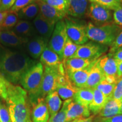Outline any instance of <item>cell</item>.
Wrapping results in <instances>:
<instances>
[{"mask_svg":"<svg viewBox=\"0 0 122 122\" xmlns=\"http://www.w3.org/2000/svg\"><path fill=\"white\" fill-rule=\"evenodd\" d=\"M120 114L122 115V100L120 101Z\"/></svg>","mask_w":122,"mask_h":122,"instance_id":"obj_48","label":"cell"},{"mask_svg":"<svg viewBox=\"0 0 122 122\" xmlns=\"http://www.w3.org/2000/svg\"><path fill=\"white\" fill-rule=\"evenodd\" d=\"M93 89L88 88H79L72 100L79 104L89 107L93 99Z\"/></svg>","mask_w":122,"mask_h":122,"instance_id":"obj_27","label":"cell"},{"mask_svg":"<svg viewBox=\"0 0 122 122\" xmlns=\"http://www.w3.org/2000/svg\"><path fill=\"white\" fill-rule=\"evenodd\" d=\"M16 0H1L0 11H9L11 8Z\"/></svg>","mask_w":122,"mask_h":122,"instance_id":"obj_41","label":"cell"},{"mask_svg":"<svg viewBox=\"0 0 122 122\" xmlns=\"http://www.w3.org/2000/svg\"><path fill=\"white\" fill-rule=\"evenodd\" d=\"M85 16L94 25H101L114 22L111 10L95 3L90 2Z\"/></svg>","mask_w":122,"mask_h":122,"instance_id":"obj_8","label":"cell"},{"mask_svg":"<svg viewBox=\"0 0 122 122\" xmlns=\"http://www.w3.org/2000/svg\"><path fill=\"white\" fill-rule=\"evenodd\" d=\"M112 97L115 100L119 101L122 100V77L118 79Z\"/></svg>","mask_w":122,"mask_h":122,"instance_id":"obj_38","label":"cell"},{"mask_svg":"<svg viewBox=\"0 0 122 122\" xmlns=\"http://www.w3.org/2000/svg\"><path fill=\"white\" fill-rule=\"evenodd\" d=\"M5 102L12 122H22L30 118L31 110L28 93L22 86L7 82Z\"/></svg>","mask_w":122,"mask_h":122,"instance_id":"obj_2","label":"cell"},{"mask_svg":"<svg viewBox=\"0 0 122 122\" xmlns=\"http://www.w3.org/2000/svg\"><path fill=\"white\" fill-rule=\"evenodd\" d=\"M121 1V2H122V0H120Z\"/></svg>","mask_w":122,"mask_h":122,"instance_id":"obj_51","label":"cell"},{"mask_svg":"<svg viewBox=\"0 0 122 122\" xmlns=\"http://www.w3.org/2000/svg\"><path fill=\"white\" fill-rule=\"evenodd\" d=\"M117 66H118V77L119 79L122 77V61H117Z\"/></svg>","mask_w":122,"mask_h":122,"instance_id":"obj_44","label":"cell"},{"mask_svg":"<svg viewBox=\"0 0 122 122\" xmlns=\"http://www.w3.org/2000/svg\"><path fill=\"white\" fill-rule=\"evenodd\" d=\"M67 39L66 24L63 19L56 23L48 44L49 47L58 55L62 62L63 48Z\"/></svg>","mask_w":122,"mask_h":122,"instance_id":"obj_6","label":"cell"},{"mask_svg":"<svg viewBox=\"0 0 122 122\" xmlns=\"http://www.w3.org/2000/svg\"><path fill=\"white\" fill-rule=\"evenodd\" d=\"M112 57L117 61H122V47L119 48L114 54L112 55Z\"/></svg>","mask_w":122,"mask_h":122,"instance_id":"obj_43","label":"cell"},{"mask_svg":"<svg viewBox=\"0 0 122 122\" xmlns=\"http://www.w3.org/2000/svg\"><path fill=\"white\" fill-rule=\"evenodd\" d=\"M95 116L92 115L86 118H82L81 122H94V119Z\"/></svg>","mask_w":122,"mask_h":122,"instance_id":"obj_46","label":"cell"},{"mask_svg":"<svg viewBox=\"0 0 122 122\" xmlns=\"http://www.w3.org/2000/svg\"><path fill=\"white\" fill-rule=\"evenodd\" d=\"M12 30L18 36L23 37L30 38L38 35L33 23L26 20H19Z\"/></svg>","mask_w":122,"mask_h":122,"instance_id":"obj_21","label":"cell"},{"mask_svg":"<svg viewBox=\"0 0 122 122\" xmlns=\"http://www.w3.org/2000/svg\"><path fill=\"white\" fill-rule=\"evenodd\" d=\"M120 101L112 97L109 98L105 106L100 111L98 117L102 118H110L120 114Z\"/></svg>","mask_w":122,"mask_h":122,"instance_id":"obj_23","label":"cell"},{"mask_svg":"<svg viewBox=\"0 0 122 122\" xmlns=\"http://www.w3.org/2000/svg\"><path fill=\"white\" fill-rule=\"evenodd\" d=\"M80 45L75 44L72 41L67 39L64 46L63 50V58H62V63H64L66 61L72 58L75 54Z\"/></svg>","mask_w":122,"mask_h":122,"instance_id":"obj_30","label":"cell"},{"mask_svg":"<svg viewBox=\"0 0 122 122\" xmlns=\"http://www.w3.org/2000/svg\"><path fill=\"white\" fill-rule=\"evenodd\" d=\"M0 122H12L5 101L0 98Z\"/></svg>","mask_w":122,"mask_h":122,"instance_id":"obj_34","label":"cell"},{"mask_svg":"<svg viewBox=\"0 0 122 122\" xmlns=\"http://www.w3.org/2000/svg\"><path fill=\"white\" fill-rule=\"evenodd\" d=\"M116 84H110L108 83L104 79L101 82L100 84H98L96 89L101 92L106 97L109 98L112 97Z\"/></svg>","mask_w":122,"mask_h":122,"instance_id":"obj_33","label":"cell"},{"mask_svg":"<svg viewBox=\"0 0 122 122\" xmlns=\"http://www.w3.org/2000/svg\"><path fill=\"white\" fill-rule=\"evenodd\" d=\"M49 41L39 35L28 39V41L24 46L27 54L33 59L36 60L41 56L46 47L48 46Z\"/></svg>","mask_w":122,"mask_h":122,"instance_id":"obj_10","label":"cell"},{"mask_svg":"<svg viewBox=\"0 0 122 122\" xmlns=\"http://www.w3.org/2000/svg\"><path fill=\"white\" fill-rule=\"evenodd\" d=\"M112 14L114 22L122 28V6L114 11Z\"/></svg>","mask_w":122,"mask_h":122,"instance_id":"obj_40","label":"cell"},{"mask_svg":"<svg viewBox=\"0 0 122 122\" xmlns=\"http://www.w3.org/2000/svg\"><path fill=\"white\" fill-rule=\"evenodd\" d=\"M70 81L67 75L66 74L60 77L59 83L56 91L57 92L59 97L63 100L72 99L78 90Z\"/></svg>","mask_w":122,"mask_h":122,"instance_id":"obj_15","label":"cell"},{"mask_svg":"<svg viewBox=\"0 0 122 122\" xmlns=\"http://www.w3.org/2000/svg\"><path fill=\"white\" fill-rule=\"evenodd\" d=\"M50 6L56 8L59 11L66 12L68 7V0H41Z\"/></svg>","mask_w":122,"mask_h":122,"instance_id":"obj_35","label":"cell"},{"mask_svg":"<svg viewBox=\"0 0 122 122\" xmlns=\"http://www.w3.org/2000/svg\"><path fill=\"white\" fill-rule=\"evenodd\" d=\"M89 2L98 4L111 11H115L122 6L120 0H89Z\"/></svg>","mask_w":122,"mask_h":122,"instance_id":"obj_32","label":"cell"},{"mask_svg":"<svg viewBox=\"0 0 122 122\" xmlns=\"http://www.w3.org/2000/svg\"><path fill=\"white\" fill-rule=\"evenodd\" d=\"M108 46L101 45L94 41L87 42L80 45L72 58L83 59H97L107 50Z\"/></svg>","mask_w":122,"mask_h":122,"instance_id":"obj_9","label":"cell"},{"mask_svg":"<svg viewBox=\"0 0 122 122\" xmlns=\"http://www.w3.org/2000/svg\"><path fill=\"white\" fill-rule=\"evenodd\" d=\"M122 47V30L120 32L114 41L110 46V49L109 50L108 55L111 57H112L114 53L119 48Z\"/></svg>","mask_w":122,"mask_h":122,"instance_id":"obj_36","label":"cell"},{"mask_svg":"<svg viewBox=\"0 0 122 122\" xmlns=\"http://www.w3.org/2000/svg\"><path fill=\"white\" fill-rule=\"evenodd\" d=\"M97 60L85 68L67 74L70 81L77 88H85L89 73L91 72L93 66L96 63Z\"/></svg>","mask_w":122,"mask_h":122,"instance_id":"obj_18","label":"cell"},{"mask_svg":"<svg viewBox=\"0 0 122 122\" xmlns=\"http://www.w3.org/2000/svg\"></svg>","mask_w":122,"mask_h":122,"instance_id":"obj_53","label":"cell"},{"mask_svg":"<svg viewBox=\"0 0 122 122\" xmlns=\"http://www.w3.org/2000/svg\"><path fill=\"white\" fill-rule=\"evenodd\" d=\"M0 5H1V0H0Z\"/></svg>","mask_w":122,"mask_h":122,"instance_id":"obj_52","label":"cell"},{"mask_svg":"<svg viewBox=\"0 0 122 122\" xmlns=\"http://www.w3.org/2000/svg\"><path fill=\"white\" fill-rule=\"evenodd\" d=\"M9 11H0V27H1V24L4 22L5 19L6 17L7 14H8Z\"/></svg>","mask_w":122,"mask_h":122,"instance_id":"obj_45","label":"cell"},{"mask_svg":"<svg viewBox=\"0 0 122 122\" xmlns=\"http://www.w3.org/2000/svg\"><path fill=\"white\" fill-rule=\"evenodd\" d=\"M40 62L44 67H56L63 63L58 55L51 50L48 45L40 56Z\"/></svg>","mask_w":122,"mask_h":122,"instance_id":"obj_24","label":"cell"},{"mask_svg":"<svg viewBox=\"0 0 122 122\" xmlns=\"http://www.w3.org/2000/svg\"><path fill=\"white\" fill-rule=\"evenodd\" d=\"M82 118H79V119H76L73 120L72 121L70 122H81V120Z\"/></svg>","mask_w":122,"mask_h":122,"instance_id":"obj_47","label":"cell"},{"mask_svg":"<svg viewBox=\"0 0 122 122\" xmlns=\"http://www.w3.org/2000/svg\"><path fill=\"white\" fill-rule=\"evenodd\" d=\"M45 101L48 106L50 117L56 114L61 109L62 101L56 91H53L45 97Z\"/></svg>","mask_w":122,"mask_h":122,"instance_id":"obj_26","label":"cell"},{"mask_svg":"<svg viewBox=\"0 0 122 122\" xmlns=\"http://www.w3.org/2000/svg\"><path fill=\"white\" fill-rule=\"evenodd\" d=\"M36 2L39 5V13L50 22L56 24L59 21L63 20L67 17V15L66 12L59 11L41 0H37Z\"/></svg>","mask_w":122,"mask_h":122,"instance_id":"obj_13","label":"cell"},{"mask_svg":"<svg viewBox=\"0 0 122 122\" xmlns=\"http://www.w3.org/2000/svg\"><path fill=\"white\" fill-rule=\"evenodd\" d=\"M39 5L37 2H35L21 9L18 12V13L20 19L30 20L33 19H34L39 14Z\"/></svg>","mask_w":122,"mask_h":122,"instance_id":"obj_28","label":"cell"},{"mask_svg":"<svg viewBox=\"0 0 122 122\" xmlns=\"http://www.w3.org/2000/svg\"><path fill=\"white\" fill-rule=\"evenodd\" d=\"M99 58L97 59L92 68L85 85V88L92 89H96L101 82L104 80L105 75L102 72L98 65Z\"/></svg>","mask_w":122,"mask_h":122,"instance_id":"obj_22","label":"cell"},{"mask_svg":"<svg viewBox=\"0 0 122 122\" xmlns=\"http://www.w3.org/2000/svg\"><path fill=\"white\" fill-rule=\"evenodd\" d=\"M44 74V66L37 62L29 68L23 75L19 84L27 92L30 102L37 94L40 87Z\"/></svg>","mask_w":122,"mask_h":122,"instance_id":"obj_5","label":"cell"},{"mask_svg":"<svg viewBox=\"0 0 122 122\" xmlns=\"http://www.w3.org/2000/svg\"><path fill=\"white\" fill-rule=\"evenodd\" d=\"M97 59H89L72 58L66 61L63 64L66 72L67 74L87 67Z\"/></svg>","mask_w":122,"mask_h":122,"instance_id":"obj_20","label":"cell"},{"mask_svg":"<svg viewBox=\"0 0 122 122\" xmlns=\"http://www.w3.org/2000/svg\"><path fill=\"white\" fill-rule=\"evenodd\" d=\"M36 1L37 0H16L14 4L10 9V10L18 13L21 9L30 5V4L33 2H36Z\"/></svg>","mask_w":122,"mask_h":122,"instance_id":"obj_37","label":"cell"},{"mask_svg":"<svg viewBox=\"0 0 122 122\" xmlns=\"http://www.w3.org/2000/svg\"><path fill=\"white\" fill-rule=\"evenodd\" d=\"M89 2V0H68L67 15L77 18L85 16Z\"/></svg>","mask_w":122,"mask_h":122,"instance_id":"obj_17","label":"cell"},{"mask_svg":"<svg viewBox=\"0 0 122 122\" xmlns=\"http://www.w3.org/2000/svg\"><path fill=\"white\" fill-rule=\"evenodd\" d=\"M19 16L17 12L9 10L6 17L0 27L1 30H11L15 26L18 21Z\"/></svg>","mask_w":122,"mask_h":122,"instance_id":"obj_29","label":"cell"},{"mask_svg":"<svg viewBox=\"0 0 122 122\" xmlns=\"http://www.w3.org/2000/svg\"><path fill=\"white\" fill-rule=\"evenodd\" d=\"M30 119L32 122H48L50 114L45 98H39L31 106Z\"/></svg>","mask_w":122,"mask_h":122,"instance_id":"obj_14","label":"cell"},{"mask_svg":"<svg viewBox=\"0 0 122 122\" xmlns=\"http://www.w3.org/2000/svg\"><path fill=\"white\" fill-rule=\"evenodd\" d=\"M122 30V27L114 22L97 25L90 22L86 26L88 39L107 46L111 45Z\"/></svg>","mask_w":122,"mask_h":122,"instance_id":"obj_3","label":"cell"},{"mask_svg":"<svg viewBox=\"0 0 122 122\" xmlns=\"http://www.w3.org/2000/svg\"><path fill=\"white\" fill-rule=\"evenodd\" d=\"M32 23L37 35L49 41L56 24L45 19L40 13L33 19Z\"/></svg>","mask_w":122,"mask_h":122,"instance_id":"obj_12","label":"cell"},{"mask_svg":"<svg viewBox=\"0 0 122 122\" xmlns=\"http://www.w3.org/2000/svg\"><path fill=\"white\" fill-rule=\"evenodd\" d=\"M28 39L18 36L12 30H0V45L6 48L24 47Z\"/></svg>","mask_w":122,"mask_h":122,"instance_id":"obj_11","label":"cell"},{"mask_svg":"<svg viewBox=\"0 0 122 122\" xmlns=\"http://www.w3.org/2000/svg\"><path fill=\"white\" fill-rule=\"evenodd\" d=\"M91 115L89 107L71 100L68 106L66 122H70L76 119L86 118Z\"/></svg>","mask_w":122,"mask_h":122,"instance_id":"obj_16","label":"cell"},{"mask_svg":"<svg viewBox=\"0 0 122 122\" xmlns=\"http://www.w3.org/2000/svg\"><path fill=\"white\" fill-rule=\"evenodd\" d=\"M32 122L31 120V119H27L26 120H25V121H23V122Z\"/></svg>","mask_w":122,"mask_h":122,"instance_id":"obj_50","label":"cell"},{"mask_svg":"<svg viewBox=\"0 0 122 122\" xmlns=\"http://www.w3.org/2000/svg\"><path fill=\"white\" fill-rule=\"evenodd\" d=\"M72 100V98L65 100L59 111L53 117H50L48 122H65L66 119L67 113L68 105Z\"/></svg>","mask_w":122,"mask_h":122,"instance_id":"obj_31","label":"cell"},{"mask_svg":"<svg viewBox=\"0 0 122 122\" xmlns=\"http://www.w3.org/2000/svg\"><path fill=\"white\" fill-rule=\"evenodd\" d=\"M100 122H122V115L119 114L110 118H102L98 117Z\"/></svg>","mask_w":122,"mask_h":122,"instance_id":"obj_42","label":"cell"},{"mask_svg":"<svg viewBox=\"0 0 122 122\" xmlns=\"http://www.w3.org/2000/svg\"><path fill=\"white\" fill-rule=\"evenodd\" d=\"M37 62L24 51L0 45V74L9 83L19 84L24 73Z\"/></svg>","mask_w":122,"mask_h":122,"instance_id":"obj_1","label":"cell"},{"mask_svg":"<svg viewBox=\"0 0 122 122\" xmlns=\"http://www.w3.org/2000/svg\"><path fill=\"white\" fill-rule=\"evenodd\" d=\"M93 99L89 106L91 113L93 115H98L105 106L109 98L106 97L101 92L97 89H93Z\"/></svg>","mask_w":122,"mask_h":122,"instance_id":"obj_25","label":"cell"},{"mask_svg":"<svg viewBox=\"0 0 122 122\" xmlns=\"http://www.w3.org/2000/svg\"><path fill=\"white\" fill-rule=\"evenodd\" d=\"M94 122H100L99 121V118H98V117H97V118H94Z\"/></svg>","mask_w":122,"mask_h":122,"instance_id":"obj_49","label":"cell"},{"mask_svg":"<svg viewBox=\"0 0 122 122\" xmlns=\"http://www.w3.org/2000/svg\"><path fill=\"white\" fill-rule=\"evenodd\" d=\"M66 74L63 64L56 67H44V74L39 91L32 101L30 106L34 105L39 98H45L49 93L56 91L60 77Z\"/></svg>","mask_w":122,"mask_h":122,"instance_id":"obj_4","label":"cell"},{"mask_svg":"<svg viewBox=\"0 0 122 122\" xmlns=\"http://www.w3.org/2000/svg\"><path fill=\"white\" fill-rule=\"evenodd\" d=\"M98 65L105 76H111L118 77L117 62L112 57L108 54L101 56L98 59Z\"/></svg>","mask_w":122,"mask_h":122,"instance_id":"obj_19","label":"cell"},{"mask_svg":"<svg viewBox=\"0 0 122 122\" xmlns=\"http://www.w3.org/2000/svg\"><path fill=\"white\" fill-rule=\"evenodd\" d=\"M68 38L78 45H83L88 41L86 35V24H83L75 20L66 17L64 19Z\"/></svg>","mask_w":122,"mask_h":122,"instance_id":"obj_7","label":"cell"},{"mask_svg":"<svg viewBox=\"0 0 122 122\" xmlns=\"http://www.w3.org/2000/svg\"><path fill=\"white\" fill-rule=\"evenodd\" d=\"M7 81L0 74V98L5 100L7 96Z\"/></svg>","mask_w":122,"mask_h":122,"instance_id":"obj_39","label":"cell"}]
</instances>
